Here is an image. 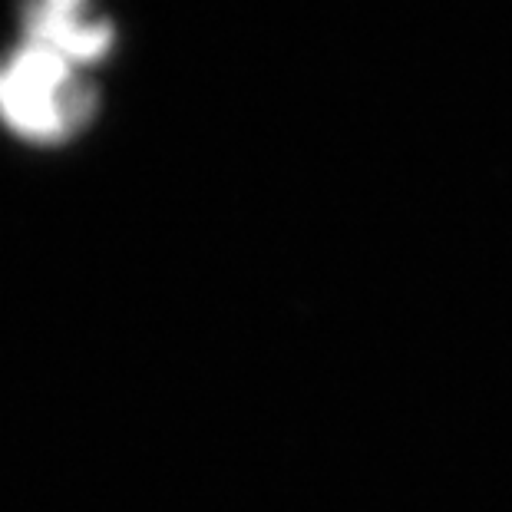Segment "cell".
Returning <instances> with one entry per match:
<instances>
[{"label":"cell","mask_w":512,"mask_h":512,"mask_svg":"<svg viewBox=\"0 0 512 512\" xmlns=\"http://www.w3.org/2000/svg\"><path fill=\"white\" fill-rule=\"evenodd\" d=\"M100 93L90 70L20 40L0 60V123L34 146L70 143L93 123Z\"/></svg>","instance_id":"6da1fadb"},{"label":"cell","mask_w":512,"mask_h":512,"mask_svg":"<svg viewBox=\"0 0 512 512\" xmlns=\"http://www.w3.org/2000/svg\"><path fill=\"white\" fill-rule=\"evenodd\" d=\"M20 27L24 43L57 53L83 70L110 57L116 43L113 20L100 14L93 0H24Z\"/></svg>","instance_id":"7a4b0ae2"}]
</instances>
